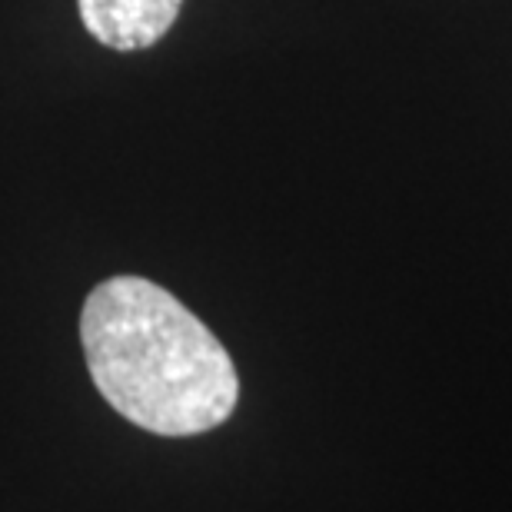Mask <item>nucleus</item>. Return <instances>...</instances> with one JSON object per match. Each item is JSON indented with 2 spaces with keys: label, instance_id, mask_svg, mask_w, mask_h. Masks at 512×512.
<instances>
[{
  "label": "nucleus",
  "instance_id": "nucleus-1",
  "mask_svg": "<svg viewBox=\"0 0 512 512\" xmlns=\"http://www.w3.org/2000/svg\"><path fill=\"white\" fill-rule=\"evenodd\" d=\"M90 380L100 396L157 436H200L240 399L230 353L177 296L143 276H110L80 310Z\"/></svg>",
  "mask_w": 512,
  "mask_h": 512
},
{
  "label": "nucleus",
  "instance_id": "nucleus-2",
  "mask_svg": "<svg viewBox=\"0 0 512 512\" xmlns=\"http://www.w3.org/2000/svg\"><path fill=\"white\" fill-rule=\"evenodd\" d=\"M183 0H77L87 34L120 54L147 50L170 34Z\"/></svg>",
  "mask_w": 512,
  "mask_h": 512
}]
</instances>
